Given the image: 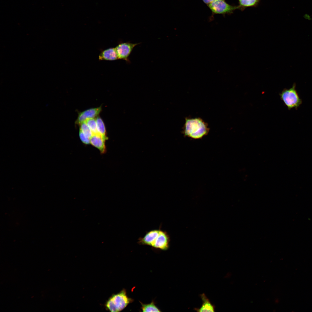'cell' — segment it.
Masks as SVG:
<instances>
[{
	"label": "cell",
	"instance_id": "9",
	"mask_svg": "<svg viewBox=\"0 0 312 312\" xmlns=\"http://www.w3.org/2000/svg\"><path fill=\"white\" fill-rule=\"evenodd\" d=\"M106 140L99 134H93L90 138V144L98 149L102 154L106 152L105 144Z\"/></svg>",
	"mask_w": 312,
	"mask_h": 312
},
{
	"label": "cell",
	"instance_id": "13",
	"mask_svg": "<svg viewBox=\"0 0 312 312\" xmlns=\"http://www.w3.org/2000/svg\"><path fill=\"white\" fill-rule=\"evenodd\" d=\"M260 0H239L238 5L241 10H243L247 7H253L258 4Z\"/></svg>",
	"mask_w": 312,
	"mask_h": 312
},
{
	"label": "cell",
	"instance_id": "10",
	"mask_svg": "<svg viewBox=\"0 0 312 312\" xmlns=\"http://www.w3.org/2000/svg\"><path fill=\"white\" fill-rule=\"evenodd\" d=\"M100 60L110 61L118 59L115 48H110L102 51L99 56Z\"/></svg>",
	"mask_w": 312,
	"mask_h": 312
},
{
	"label": "cell",
	"instance_id": "15",
	"mask_svg": "<svg viewBox=\"0 0 312 312\" xmlns=\"http://www.w3.org/2000/svg\"><path fill=\"white\" fill-rule=\"evenodd\" d=\"M85 122L90 128L93 134H98L97 130L96 119L93 118L88 119Z\"/></svg>",
	"mask_w": 312,
	"mask_h": 312
},
{
	"label": "cell",
	"instance_id": "3",
	"mask_svg": "<svg viewBox=\"0 0 312 312\" xmlns=\"http://www.w3.org/2000/svg\"><path fill=\"white\" fill-rule=\"evenodd\" d=\"M296 83H294L291 88L289 89H284L279 94L281 99L289 110L293 108L297 110L302 103V100L296 89Z\"/></svg>",
	"mask_w": 312,
	"mask_h": 312
},
{
	"label": "cell",
	"instance_id": "6",
	"mask_svg": "<svg viewBox=\"0 0 312 312\" xmlns=\"http://www.w3.org/2000/svg\"><path fill=\"white\" fill-rule=\"evenodd\" d=\"M170 239L166 231L160 229L159 234L152 247L163 250H168L169 247Z\"/></svg>",
	"mask_w": 312,
	"mask_h": 312
},
{
	"label": "cell",
	"instance_id": "8",
	"mask_svg": "<svg viewBox=\"0 0 312 312\" xmlns=\"http://www.w3.org/2000/svg\"><path fill=\"white\" fill-rule=\"evenodd\" d=\"M160 229V228L147 232L143 237L139 238L138 243L140 244L152 247L159 234Z\"/></svg>",
	"mask_w": 312,
	"mask_h": 312
},
{
	"label": "cell",
	"instance_id": "5",
	"mask_svg": "<svg viewBox=\"0 0 312 312\" xmlns=\"http://www.w3.org/2000/svg\"><path fill=\"white\" fill-rule=\"evenodd\" d=\"M140 43H133L130 42H121L115 48L118 59L130 62L129 56L134 48Z\"/></svg>",
	"mask_w": 312,
	"mask_h": 312
},
{
	"label": "cell",
	"instance_id": "14",
	"mask_svg": "<svg viewBox=\"0 0 312 312\" xmlns=\"http://www.w3.org/2000/svg\"><path fill=\"white\" fill-rule=\"evenodd\" d=\"M141 304V309L143 312H161L160 309L155 305L154 302L152 301L148 304Z\"/></svg>",
	"mask_w": 312,
	"mask_h": 312
},
{
	"label": "cell",
	"instance_id": "12",
	"mask_svg": "<svg viewBox=\"0 0 312 312\" xmlns=\"http://www.w3.org/2000/svg\"><path fill=\"white\" fill-rule=\"evenodd\" d=\"M97 128L99 134L103 136L106 140L107 139L106 135V131L105 125L103 121L99 117L96 118Z\"/></svg>",
	"mask_w": 312,
	"mask_h": 312
},
{
	"label": "cell",
	"instance_id": "7",
	"mask_svg": "<svg viewBox=\"0 0 312 312\" xmlns=\"http://www.w3.org/2000/svg\"><path fill=\"white\" fill-rule=\"evenodd\" d=\"M102 110L101 107L90 108L79 113L76 123L79 125L88 119L94 118L99 114Z\"/></svg>",
	"mask_w": 312,
	"mask_h": 312
},
{
	"label": "cell",
	"instance_id": "17",
	"mask_svg": "<svg viewBox=\"0 0 312 312\" xmlns=\"http://www.w3.org/2000/svg\"><path fill=\"white\" fill-rule=\"evenodd\" d=\"M79 135L80 138L83 143L86 144H89L90 143V138L86 136L80 130Z\"/></svg>",
	"mask_w": 312,
	"mask_h": 312
},
{
	"label": "cell",
	"instance_id": "1",
	"mask_svg": "<svg viewBox=\"0 0 312 312\" xmlns=\"http://www.w3.org/2000/svg\"><path fill=\"white\" fill-rule=\"evenodd\" d=\"M182 133L185 137L194 139H202L207 135L210 129L208 124L200 118H185Z\"/></svg>",
	"mask_w": 312,
	"mask_h": 312
},
{
	"label": "cell",
	"instance_id": "4",
	"mask_svg": "<svg viewBox=\"0 0 312 312\" xmlns=\"http://www.w3.org/2000/svg\"><path fill=\"white\" fill-rule=\"evenodd\" d=\"M213 14L225 15L231 14L237 9L241 8L239 6H233L227 3L225 0H215L207 5Z\"/></svg>",
	"mask_w": 312,
	"mask_h": 312
},
{
	"label": "cell",
	"instance_id": "11",
	"mask_svg": "<svg viewBox=\"0 0 312 312\" xmlns=\"http://www.w3.org/2000/svg\"><path fill=\"white\" fill-rule=\"evenodd\" d=\"M200 297L203 301L202 306L200 308L195 310L198 312H214V306L211 304L205 294H201Z\"/></svg>",
	"mask_w": 312,
	"mask_h": 312
},
{
	"label": "cell",
	"instance_id": "2",
	"mask_svg": "<svg viewBox=\"0 0 312 312\" xmlns=\"http://www.w3.org/2000/svg\"><path fill=\"white\" fill-rule=\"evenodd\" d=\"M133 301L128 297L126 290L124 289L118 293L112 295L107 301L105 306L106 310L111 312H119Z\"/></svg>",
	"mask_w": 312,
	"mask_h": 312
},
{
	"label": "cell",
	"instance_id": "16",
	"mask_svg": "<svg viewBox=\"0 0 312 312\" xmlns=\"http://www.w3.org/2000/svg\"><path fill=\"white\" fill-rule=\"evenodd\" d=\"M80 130L86 136L90 138L93 133L90 128L85 122H83L79 125Z\"/></svg>",
	"mask_w": 312,
	"mask_h": 312
},
{
	"label": "cell",
	"instance_id": "18",
	"mask_svg": "<svg viewBox=\"0 0 312 312\" xmlns=\"http://www.w3.org/2000/svg\"><path fill=\"white\" fill-rule=\"evenodd\" d=\"M215 0H202L205 4L208 5Z\"/></svg>",
	"mask_w": 312,
	"mask_h": 312
},
{
	"label": "cell",
	"instance_id": "19",
	"mask_svg": "<svg viewBox=\"0 0 312 312\" xmlns=\"http://www.w3.org/2000/svg\"><path fill=\"white\" fill-rule=\"evenodd\" d=\"M304 18L307 20H310L311 18L310 16L308 14H306L304 16Z\"/></svg>",
	"mask_w": 312,
	"mask_h": 312
}]
</instances>
